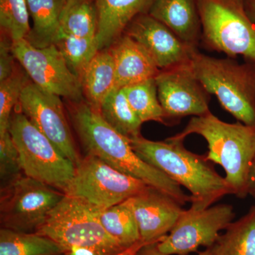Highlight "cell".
I'll return each instance as SVG.
<instances>
[{"instance_id": "1", "label": "cell", "mask_w": 255, "mask_h": 255, "mask_svg": "<svg viewBox=\"0 0 255 255\" xmlns=\"http://www.w3.org/2000/svg\"><path fill=\"white\" fill-rule=\"evenodd\" d=\"M70 114L87 155L99 157L117 170L162 191L182 206L191 203V196L186 194L180 185L140 158L130 140L110 127L88 103H74Z\"/></svg>"}, {"instance_id": "2", "label": "cell", "mask_w": 255, "mask_h": 255, "mask_svg": "<svg viewBox=\"0 0 255 255\" xmlns=\"http://www.w3.org/2000/svg\"><path fill=\"white\" fill-rule=\"evenodd\" d=\"M129 140L140 158L189 191L192 209H207L231 194L226 179L216 172L206 156L187 150L183 140L169 137L165 141H154L141 135Z\"/></svg>"}, {"instance_id": "3", "label": "cell", "mask_w": 255, "mask_h": 255, "mask_svg": "<svg viewBox=\"0 0 255 255\" xmlns=\"http://www.w3.org/2000/svg\"><path fill=\"white\" fill-rule=\"evenodd\" d=\"M191 134L204 137L208 143L206 158L224 169L225 177L231 194L244 199L248 194V182L255 157V126L238 122L226 123L209 112L192 117L179 133L170 137L183 140Z\"/></svg>"}, {"instance_id": "4", "label": "cell", "mask_w": 255, "mask_h": 255, "mask_svg": "<svg viewBox=\"0 0 255 255\" xmlns=\"http://www.w3.org/2000/svg\"><path fill=\"white\" fill-rule=\"evenodd\" d=\"M191 65L196 78L221 107L238 122L255 126V65L235 58H216L194 52Z\"/></svg>"}, {"instance_id": "5", "label": "cell", "mask_w": 255, "mask_h": 255, "mask_svg": "<svg viewBox=\"0 0 255 255\" xmlns=\"http://www.w3.org/2000/svg\"><path fill=\"white\" fill-rule=\"evenodd\" d=\"M101 209L80 198L65 194L36 233L53 240L65 253L73 247H80L100 255L119 254L127 249L102 226Z\"/></svg>"}, {"instance_id": "6", "label": "cell", "mask_w": 255, "mask_h": 255, "mask_svg": "<svg viewBox=\"0 0 255 255\" xmlns=\"http://www.w3.org/2000/svg\"><path fill=\"white\" fill-rule=\"evenodd\" d=\"M197 6L200 45L255 65V23L247 12L246 0H197Z\"/></svg>"}, {"instance_id": "7", "label": "cell", "mask_w": 255, "mask_h": 255, "mask_svg": "<svg viewBox=\"0 0 255 255\" xmlns=\"http://www.w3.org/2000/svg\"><path fill=\"white\" fill-rule=\"evenodd\" d=\"M9 131L17 147L24 175L63 192L73 179L75 164L22 112L11 114Z\"/></svg>"}, {"instance_id": "8", "label": "cell", "mask_w": 255, "mask_h": 255, "mask_svg": "<svg viewBox=\"0 0 255 255\" xmlns=\"http://www.w3.org/2000/svg\"><path fill=\"white\" fill-rule=\"evenodd\" d=\"M149 186L91 155L75 165V174L63 193L105 209L137 195Z\"/></svg>"}, {"instance_id": "9", "label": "cell", "mask_w": 255, "mask_h": 255, "mask_svg": "<svg viewBox=\"0 0 255 255\" xmlns=\"http://www.w3.org/2000/svg\"><path fill=\"white\" fill-rule=\"evenodd\" d=\"M1 228L36 233L65 194L53 187L23 175L1 188Z\"/></svg>"}, {"instance_id": "10", "label": "cell", "mask_w": 255, "mask_h": 255, "mask_svg": "<svg viewBox=\"0 0 255 255\" xmlns=\"http://www.w3.org/2000/svg\"><path fill=\"white\" fill-rule=\"evenodd\" d=\"M12 52L37 86L74 103L81 102V81L69 68L56 45L39 48L24 38L12 42Z\"/></svg>"}, {"instance_id": "11", "label": "cell", "mask_w": 255, "mask_h": 255, "mask_svg": "<svg viewBox=\"0 0 255 255\" xmlns=\"http://www.w3.org/2000/svg\"><path fill=\"white\" fill-rule=\"evenodd\" d=\"M234 218L229 204L184 210L169 234L159 242V250L165 255H188L201 246L211 248Z\"/></svg>"}, {"instance_id": "12", "label": "cell", "mask_w": 255, "mask_h": 255, "mask_svg": "<svg viewBox=\"0 0 255 255\" xmlns=\"http://www.w3.org/2000/svg\"><path fill=\"white\" fill-rule=\"evenodd\" d=\"M155 80L167 125L187 116L201 117L211 112V95L196 78L191 62L160 70Z\"/></svg>"}, {"instance_id": "13", "label": "cell", "mask_w": 255, "mask_h": 255, "mask_svg": "<svg viewBox=\"0 0 255 255\" xmlns=\"http://www.w3.org/2000/svg\"><path fill=\"white\" fill-rule=\"evenodd\" d=\"M21 112L57 148L76 165L81 157L75 147L60 97L28 83L20 97Z\"/></svg>"}, {"instance_id": "14", "label": "cell", "mask_w": 255, "mask_h": 255, "mask_svg": "<svg viewBox=\"0 0 255 255\" xmlns=\"http://www.w3.org/2000/svg\"><path fill=\"white\" fill-rule=\"evenodd\" d=\"M124 33L143 47L160 70L190 63L194 52L199 50L184 43L147 13L134 18Z\"/></svg>"}, {"instance_id": "15", "label": "cell", "mask_w": 255, "mask_h": 255, "mask_svg": "<svg viewBox=\"0 0 255 255\" xmlns=\"http://www.w3.org/2000/svg\"><path fill=\"white\" fill-rule=\"evenodd\" d=\"M127 202L136 220L140 241L144 244L162 241L184 211L177 201L151 187Z\"/></svg>"}, {"instance_id": "16", "label": "cell", "mask_w": 255, "mask_h": 255, "mask_svg": "<svg viewBox=\"0 0 255 255\" xmlns=\"http://www.w3.org/2000/svg\"><path fill=\"white\" fill-rule=\"evenodd\" d=\"M153 0H95L96 41L99 51L118 41L137 16L147 13Z\"/></svg>"}, {"instance_id": "17", "label": "cell", "mask_w": 255, "mask_h": 255, "mask_svg": "<svg viewBox=\"0 0 255 255\" xmlns=\"http://www.w3.org/2000/svg\"><path fill=\"white\" fill-rule=\"evenodd\" d=\"M117 74V88L155 78L160 70L143 47L124 34L112 47Z\"/></svg>"}, {"instance_id": "18", "label": "cell", "mask_w": 255, "mask_h": 255, "mask_svg": "<svg viewBox=\"0 0 255 255\" xmlns=\"http://www.w3.org/2000/svg\"><path fill=\"white\" fill-rule=\"evenodd\" d=\"M147 14L164 23L189 46L198 48L200 45L197 0H153Z\"/></svg>"}, {"instance_id": "19", "label": "cell", "mask_w": 255, "mask_h": 255, "mask_svg": "<svg viewBox=\"0 0 255 255\" xmlns=\"http://www.w3.org/2000/svg\"><path fill=\"white\" fill-rule=\"evenodd\" d=\"M80 81L87 103L99 112L104 101L117 88V74L112 51H99L85 69Z\"/></svg>"}, {"instance_id": "20", "label": "cell", "mask_w": 255, "mask_h": 255, "mask_svg": "<svg viewBox=\"0 0 255 255\" xmlns=\"http://www.w3.org/2000/svg\"><path fill=\"white\" fill-rule=\"evenodd\" d=\"M33 21L27 39L43 48L55 44L60 36V19L65 0H26Z\"/></svg>"}, {"instance_id": "21", "label": "cell", "mask_w": 255, "mask_h": 255, "mask_svg": "<svg viewBox=\"0 0 255 255\" xmlns=\"http://www.w3.org/2000/svg\"><path fill=\"white\" fill-rule=\"evenodd\" d=\"M209 248L212 255H255V206L231 223Z\"/></svg>"}, {"instance_id": "22", "label": "cell", "mask_w": 255, "mask_h": 255, "mask_svg": "<svg viewBox=\"0 0 255 255\" xmlns=\"http://www.w3.org/2000/svg\"><path fill=\"white\" fill-rule=\"evenodd\" d=\"M63 248L50 238L37 233L0 230V255H61Z\"/></svg>"}, {"instance_id": "23", "label": "cell", "mask_w": 255, "mask_h": 255, "mask_svg": "<svg viewBox=\"0 0 255 255\" xmlns=\"http://www.w3.org/2000/svg\"><path fill=\"white\" fill-rule=\"evenodd\" d=\"M100 115L110 127L128 139L140 135L142 121L128 102L123 88L114 89L101 106Z\"/></svg>"}, {"instance_id": "24", "label": "cell", "mask_w": 255, "mask_h": 255, "mask_svg": "<svg viewBox=\"0 0 255 255\" xmlns=\"http://www.w3.org/2000/svg\"><path fill=\"white\" fill-rule=\"evenodd\" d=\"M97 23L95 0H65L60 19V36L96 38Z\"/></svg>"}, {"instance_id": "25", "label": "cell", "mask_w": 255, "mask_h": 255, "mask_svg": "<svg viewBox=\"0 0 255 255\" xmlns=\"http://www.w3.org/2000/svg\"><path fill=\"white\" fill-rule=\"evenodd\" d=\"M100 220L111 237L126 249L141 242L136 220L127 201L101 209Z\"/></svg>"}, {"instance_id": "26", "label": "cell", "mask_w": 255, "mask_h": 255, "mask_svg": "<svg viewBox=\"0 0 255 255\" xmlns=\"http://www.w3.org/2000/svg\"><path fill=\"white\" fill-rule=\"evenodd\" d=\"M128 102L142 123L157 122L167 125L159 102L155 78L123 87Z\"/></svg>"}, {"instance_id": "27", "label": "cell", "mask_w": 255, "mask_h": 255, "mask_svg": "<svg viewBox=\"0 0 255 255\" xmlns=\"http://www.w3.org/2000/svg\"><path fill=\"white\" fill-rule=\"evenodd\" d=\"M69 68L79 78L99 52L95 37L62 35L55 43Z\"/></svg>"}, {"instance_id": "28", "label": "cell", "mask_w": 255, "mask_h": 255, "mask_svg": "<svg viewBox=\"0 0 255 255\" xmlns=\"http://www.w3.org/2000/svg\"><path fill=\"white\" fill-rule=\"evenodd\" d=\"M26 0H0V25L11 41L27 38L31 28Z\"/></svg>"}, {"instance_id": "29", "label": "cell", "mask_w": 255, "mask_h": 255, "mask_svg": "<svg viewBox=\"0 0 255 255\" xmlns=\"http://www.w3.org/2000/svg\"><path fill=\"white\" fill-rule=\"evenodd\" d=\"M28 77L27 73L15 70L11 76L0 82V135L9 131L11 112L28 84Z\"/></svg>"}, {"instance_id": "30", "label": "cell", "mask_w": 255, "mask_h": 255, "mask_svg": "<svg viewBox=\"0 0 255 255\" xmlns=\"http://www.w3.org/2000/svg\"><path fill=\"white\" fill-rule=\"evenodd\" d=\"M24 175L17 147L9 131L0 135V181L6 187Z\"/></svg>"}, {"instance_id": "31", "label": "cell", "mask_w": 255, "mask_h": 255, "mask_svg": "<svg viewBox=\"0 0 255 255\" xmlns=\"http://www.w3.org/2000/svg\"><path fill=\"white\" fill-rule=\"evenodd\" d=\"M16 60L12 52V41L1 38L0 43V82L6 80L14 74Z\"/></svg>"}, {"instance_id": "32", "label": "cell", "mask_w": 255, "mask_h": 255, "mask_svg": "<svg viewBox=\"0 0 255 255\" xmlns=\"http://www.w3.org/2000/svg\"><path fill=\"white\" fill-rule=\"evenodd\" d=\"M159 242L143 245L135 255H165L158 248Z\"/></svg>"}, {"instance_id": "33", "label": "cell", "mask_w": 255, "mask_h": 255, "mask_svg": "<svg viewBox=\"0 0 255 255\" xmlns=\"http://www.w3.org/2000/svg\"><path fill=\"white\" fill-rule=\"evenodd\" d=\"M248 194L255 199V157L252 164L248 182Z\"/></svg>"}, {"instance_id": "34", "label": "cell", "mask_w": 255, "mask_h": 255, "mask_svg": "<svg viewBox=\"0 0 255 255\" xmlns=\"http://www.w3.org/2000/svg\"><path fill=\"white\" fill-rule=\"evenodd\" d=\"M67 253H68L69 255H100L88 248H80V247H73Z\"/></svg>"}, {"instance_id": "35", "label": "cell", "mask_w": 255, "mask_h": 255, "mask_svg": "<svg viewBox=\"0 0 255 255\" xmlns=\"http://www.w3.org/2000/svg\"><path fill=\"white\" fill-rule=\"evenodd\" d=\"M246 10L248 16L255 23V0H246Z\"/></svg>"}, {"instance_id": "36", "label": "cell", "mask_w": 255, "mask_h": 255, "mask_svg": "<svg viewBox=\"0 0 255 255\" xmlns=\"http://www.w3.org/2000/svg\"><path fill=\"white\" fill-rule=\"evenodd\" d=\"M143 245L145 244L142 243V242H140V243L134 245L133 246L130 247V248H128V249L125 250V251L116 255H135L137 251H138Z\"/></svg>"}, {"instance_id": "37", "label": "cell", "mask_w": 255, "mask_h": 255, "mask_svg": "<svg viewBox=\"0 0 255 255\" xmlns=\"http://www.w3.org/2000/svg\"><path fill=\"white\" fill-rule=\"evenodd\" d=\"M198 255H212V253H211V251L210 248H207L205 251L202 252V253H199Z\"/></svg>"}, {"instance_id": "38", "label": "cell", "mask_w": 255, "mask_h": 255, "mask_svg": "<svg viewBox=\"0 0 255 255\" xmlns=\"http://www.w3.org/2000/svg\"><path fill=\"white\" fill-rule=\"evenodd\" d=\"M63 255H69L68 253H65Z\"/></svg>"}]
</instances>
